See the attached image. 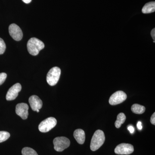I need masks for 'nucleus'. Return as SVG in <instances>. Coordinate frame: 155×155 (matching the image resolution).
Returning <instances> with one entry per match:
<instances>
[{
    "label": "nucleus",
    "instance_id": "1",
    "mask_svg": "<svg viewBox=\"0 0 155 155\" xmlns=\"http://www.w3.org/2000/svg\"><path fill=\"white\" fill-rule=\"evenodd\" d=\"M27 49L30 54L36 56L41 50L45 48V44L42 41L36 38H32L27 43Z\"/></svg>",
    "mask_w": 155,
    "mask_h": 155
},
{
    "label": "nucleus",
    "instance_id": "2",
    "mask_svg": "<svg viewBox=\"0 0 155 155\" xmlns=\"http://www.w3.org/2000/svg\"><path fill=\"white\" fill-rule=\"evenodd\" d=\"M105 137L102 130H97L93 136L91 142L90 148L95 151L100 148L104 143Z\"/></svg>",
    "mask_w": 155,
    "mask_h": 155
},
{
    "label": "nucleus",
    "instance_id": "3",
    "mask_svg": "<svg viewBox=\"0 0 155 155\" xmlns=\"http://www.w3.org/2000/svg\"><path fill=\"white\" fill-rule=\"evenodd\" d=\"M61 74V70L58 67L51 68L47 75V81L51 86H54L58 83L60 79Z\"/></svg>",
    "mask_w": 155,
    "mask_h": 155
},
{
    "label": "nucleus",
    "instance_id": "4",
    "mask_svg": "<svg viewBox=\"0 0 155 155\" xmlns=\"http://www.w3.org/2000/svg\"><path fill=\"white\" fill-rule=\"evenodd\" d=\"M54 148L58 152H62L70 146L69 139L64 137H56L53 140Z\"/></svg>",
    "mask_w": 155,
    "mask_h": 155
},
{
    "label": "nucleus",
    "instance_id": "5",
    "mask_svg": "<svg viewBox=\"0 0 155 155\" xmlns=\"http://www.w3.org/2000/svg\"><path fill=\"white\" fill-rule=\"evenodd\" d=\"M57 121L54 117H49L41 122L38 126V129L43 133L48 132L57 125Z\"/></svg>",
    "mask_w": 155,
    "mask_h": 155
},
{
    "label": "nucleus",
    "instance_id": "6",
    "mask_svg": "<svg viewBox=\"0 0 155 155\" xmlns=\"http://www.w3.org/2000/svg\"><path fill=\"white\" fill-rule=\"evenodd\" d=\"M127 97V95L124 91H116L110 97L109 103L111 105L119 104L126 100Z\"/></svg>",
    "mask_w": 155,
    "mask_h": 155
},
{
    "label": "nucleus",
    "instance_id": "7",
    "mask_svg": "<svg viewBox=\"0 0 155 155\" xmlns=\"http://www.w3.org/2000/svg\"><path fill=\"white\" fill-rule=\"evenodd\" d=\"M134 150L133 145L129 143H122L118 145L115 149V153L118 155H129Z\"/></svg>",
    "mask_w": 155,
    "mask_h": 155
},
{
    "label": "nucleus",
    "instance_id": "8",
    "mask_svg": "<svg viewBox=\"0 0 155 155\" xmlns=\"http://www.w3.org/2000/svg\"><path fill=\"white\" fill-rule=\"evenodd\" d=\"M9 32L11 37L17 41L21 40L23 37L22 31L21 28L19 26L14 23L11 24L9 26Z\"/></svg>",
    "mask_w": 155,
    "mask_h": 155
},
{
    "label": "nucleus",
    "instance_id": "9",
    "mask_svg": "<svg viewBox=\"0 0 155 155\" xmlns=\"http://www.w3.org/2000/svg\"><path fill=\"white\" fill-rule=\"evenodd\" d=\"M22 89V86L19 83H17L14 84L9 89L6 95V100L7 101H13L15 100L17 97L19 92Z\"/></svg>",
    "mask_w": 155,
    "mask_h": 155
},
{
    "label": "nucleus",
    "instance_id": "10",
    "mask_svg": "<svg viewBox=\"0 0 155 155\" xmlns=\"http://www.w3.org/2000/svg\"><path fill=\"white\" fill-rule=\"evenodd\" d=\"M29 107L28 104L25 103H20L16 106V113L22 119H26L28 118Z\"/></svg>",
    "mask_w": 155,
    "mask_h": 155
},
{
    "label": "nucleus",
    "instance_id": "11",
    "mask_svg": "<svg viewBox=\"0 0 155 155\" xmlns=\"http://www.w3.org/2000/svg\"><path fill=\"white\" fill-rule=\"evenodd\" d=\"M31 107L33 111L40 110L42 107L43 103L41 100L36 95H32L29 97L28 100Z\"/></svg>",
    "mask_w": 155,
    "mask_h": 155
},
{
    "label": "nucleus",
    "instance_id": "12",
    "mask_svg": "<svg viewBox=\"0 0 155 155\" xmlns=\"http://www.w3.org/2000/svg\"><path fill=\"white\" fill-rule=\"evenodd\" d=\"M74 137L78 143L82 144L85 141V132L82 129H78L74 131L73 134Z\"/></svg>",
    "mask_w": 155,
    "mask_h": 155
},
{
    "label": "nucleus",
    "instance_id": "13",
    "mask_svg": "<svg viewBox=\"0 0 155 155\" xmlns=\"http://www.w3.org/2000/svg\"><path fill=\"white\" fill-rule=\"evenodd\" d=\"M155 11V2H150L147 3L143 6L142 10V12L143 14H150L153 13Z\"/></svg>",
    "mask_w": 155,
    "mask_h": 155
},
{
    "label": "nucleus",
    "instance_id": "14",
    "mask_svg": "<svg viewBox=\"0 0 155 155\" xmlns=\"http://www.w3.org/2000/svg\"><path fill=\"white\" fill-rule=\"evenodd\" d=\"M131 110L134 114H141L144 113L146 109L144 106L136 104L132 106Z\"/></svg>",
    "mask_w": 155,
    "mask_h": 155
},
{
    "label": "nucleus",
    "instance_id": "15",
    "mask_svg": "<svg viewBox=\"0 0 155 155\" xmlns=\"http://www.w3.org/2000/svg\"><path fill=\"white\" fill-rule=\"evenodd\" d=\"M126 119V116L123 113H120L118 114L117 117V119L115 123V126L116 128H120L122 124L125 122Z\"/></svg>",
    "mask_w": 155,
    "mask_h": 155
},
{
    "label": "nucleus",
    "instance_id": "16",
    "mask_svg": "<svg viewBox=\"0 0 155 155\" xmlns=\"http://www.w3.org/2000/svg\"><path fill=\"white\" fill-rule=\"evenodd\" d=\"M22 155H38L34 150L28 147L22 149Z\"/></svg>",
    "mask_w": 155,
    "mask_h": 155
},
{
    "label": "nucleus",
    "instance_id": "17",
    "mask_svg": "<svg viewBox=\"0 0 155 155\" xmlns=\"http://www.w3.org/2000/svg\"><path fill=\"white\" fill-rule=\"evenodd\" d=\"M10 134L5 131H0V143L7 140L10 137Z\"/></svg>",
    "mask_w": 155,
    "mask_h": 155
},
{
    "label": "nucleus",
    "instance_id": "18",
    "mask_svg": "<svg viewBox=\"0 0 155 155\" xmlns=\"http://www.w3.org/2000/svg\"><path fill=\"white\" fill-rule=\"evenodd\" d=\"M6 45L2 39L0 38V54H2L6 50Z\"/></svg>",
    "mask_w": 155,
    "mask_h": 155
},
{
    "label": "nucleus",
    "instance_id": "19",
    "mask_svg": "<svg viewBox=\"0 0 155 155\" xmlns=\"http://www.w3.org/2000/svg\"><path fill=\"white\" fill-rule=\"evenodd\" d=\"M7 75L5 73H0V85L4 83L7 78Z\"/></svg>",
    "mask_w": 155,
    "mask_h": 155
},
{
    "label": "nucleus",
    "instance_id": "20",
    "mask_svg": "<svg viewBox=\"0 0 155 155\" xmlns=\"http://www.w3.org/2000/svg\"><path fill=\"white\" fill-rule=\"evenodd\" d=\"M150 122L153 125H155V113H153L151 117Z\"/></svg>",
    "mask_w": 155,
    "mask_h": 155
},
{
    "label": "nucleus",
    "instance_id": "21",
    "mask_svg": "<svg viewBox=\"0 0 155 155\" xmlns=\"http://www.w3.org/2000/svg\"><path fill=\"white\" fill-rule=\"evenodd\" d=\"M151 35L154 41L155 40V28H154L151 31Z\"/></svg>",
    "mask_w": 155,
    "mask_h": 155
},
{
    "label": "nucleus",
    "instance_id": "22",
    "mask_svg": "<svg viewBox=\"0 0 155 155\" xmlns=\"http://www.w3.org/2000/svg\"><path fill=\"white\" fill-rule=\"evenodd\" d=\"M128 130L130 131V133H133L134 132V128L131 126H129L128 127Z\"/></svg>",
    "mask_w": 155,
    "mask_h": 155
},
{
    "label": "nucleus",
    "instance_id": "23",
    "mask_svg": "<svg viewBox=\"0 0 155 155\" xmlns=\"http://www.w3.org/2000/svg\"><path fill=\"white\" fill-rule=\"evenodd\" d=\"M137 127L139 130H141L142 128V126L141 125V122H138L137 124Z\"/></svg>",
    "mask_w": 155,
    "mask_h": 155
},
{
    "label": "nucleus",
    "instance_id": "24",
    "mask_svg": "<svg viewBox=\"0 0 155 155\" xmlns=\"http://www.w3.org/2000/svg\"><path fill=\"white\" fill-rule=\"evenodd\" d=\"M25 4H29L31 2L32 0H22Z\"/></svg>",
    "mask_w": 155,
    "mask_h": 155
},
{
    "label": "nucleus",
    "instance_id": "25",
    "mask_svg": "<svg viewBox=\"0 0 155 155\" xmlns=\"http://www.w3.org/2000/svg\"><path fill=\"white\" fill-rule=\"evenodd\" d=\"M36 111L37 112H38H38H39V110H36Z\"/></svg>",
    "mask_w": 155,
    "mask_h": 155
}]
</instances>
